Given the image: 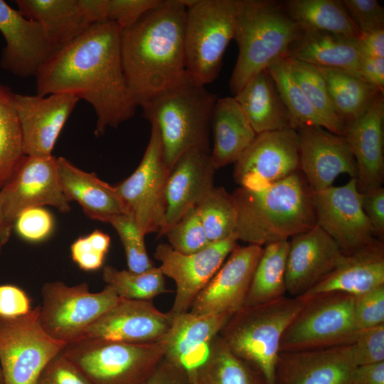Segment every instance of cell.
<instances>
[{
	"mask_svg": "<svg viewBox=\"0 0 384 384\" xmlns=\"http://www.w3.org/2000/svg\"><path fill=\"white\" fill-rule=\"evenodd\" d=\"M121 31L110 21L91 25L60 48L35 76L38 95L68 93L89 102L97 116V137L131 119L137 108L123 72Z\"/></svg>",
	"mask_w": 384,
	"mask_h": 384,
	"instance_id": "cell-1",
	"label": "cell"
},
{
	"mask_svg": "<svg viewBox=\"0 0 384 384\" xmlns=\"http://www.w3.org/2000/svg\"><path fill=\"white\" fill-rule=\"evenodd\" d=\"M186 13L181 0H162L134 25L121 31L123 72L136 107L191 82L185 66Z\"/></svg>",
	"mask_w": 384,
	"mask_h": 384,
	"instance_id": "cell-2",
	"label": "cell"
},
{
	"mask_svg": "<svg viewBox=\"0 0 384 384\" xmlns=\"http://www.w3.org/2000/svg\"><path fill=\"white\" fill-rule=\"evenodd\" d=\"M238 240L259 246L306 232L316 225L312 191L300 171L260 190L232 193Z\"/></svg>",
	"mask_w": 384,
	"mask_h": 384,
	"instance_id": "cell-3",
	"label": "cell"
},
{
	"mask_svg": "<svg viewBox=\"0 0 384 384\" xmlns=\"http://www.w3.org/2000/svg\"><path fill=\"white\" fill-rule=\"evenodd\" d=\"M303 33L283 1L237 0L233 39L238 55L229 81L231 94L272 64L287 58Z\"/></svg>",
	"mask_w": 384,
	"mask_h": 384,
	"instance_id": "cell-4",
	"label": "cell"
},
{
	"mask_svg": "<svg viewBox=\"0 0 384 384\" xmlns=\"http://www.w3.org/2000/svg\"><path fill=\"white\" fill-rule=\"evenodd\" d=\"M306 299L284 296L244 306L229 318L219 336L234 354L253 365L270 384H274L281 338Z\"/></svg>",
	"mask_w": 384,
	"mask_h": 384,
	"instance_id": "cell-5",
	"label": "cell"
},
{
	"mask_svg": "<svg viewBox=\"0 0 384 384\" xmlns=\"http://www.w3.org/2000/svg\"><path fill=\"white\" fill-rule=\"evenodd\" d=\"M218 95L192 82L161 94L142 108L159 132L163 154L171 171L186 151L210 148L209 132Z\"/></svg>",
	"mask_w": 384,
	"mask_h": 384,
	"instance_id": "cell-6",
	"label": "cell"
},
{
	"mask_svg": "<svg viewBox=\"0 0 384 384\" xmlns=\"http://www.w3.org/2000/svg\"><path fill=\"white\" fill-rule=\"evenodd\" d=\"M164 352L162 340L129 343L88 337L62 351L91 384H142L156 370Z\"/></svg>",
	"mask_w": 384,
	"mask_h": 384,
	"instance_id": "cell-7",
	"label": "cell"
},
{
	"mask_svg": "<svg viewBox=\"0 0 384 384\" xmlns=\"http://www.w3.org/2000/svg\"><path fill=\"white\" fill-rule=\"evenodd\" d=\"M236 16L237 0H194L186 8L185 66L193 84L205 87L218 78Z\"/></svg>",
	"mask_w": 384,
	"mask_h": 384,
	"instance_id": "cell-8",
	"label": "cell"
},
{
	"mask_svg": "<svg viewBox=\"0 0 384 384\" xmlns=\"http://www.w3.org/2000/svg\"><path fill=\"white\" fill-rule=\"evenodd\" d=\"M306 297L282 335L279 352L353 343L359 331L354 316V295L330 292Z\"/></svg>",
	"mask_w": 384,
	"mask_h": 384,
	"instance_id": "cell-9",
	"label": "cell"
},
{
	"mask_svg": "<svg viewBox=\"0 0 384 384\" xmlns=\"http://www.w3.org/2000/svg\"><path fill=\"white\" fill-rule=\"evenodd\" d=\"M170 170L166 164L157 127L151 123V134L142 159L135 171L114 186L122 213L130 215L146 235H164L166 186Z\"/></svg>",
	"mask_w": 384,
	"mask_h": 384,
	"instance_id": "cell-10",
	"label": "cell"
},
{
	"mask_svg": "<svg viewBox=\"0 0 384 384\" xmlns=\"http://www.w3.org/2000/svg\"><path fill=\"white\" fill-rule=\"evenodd\" d=\"M39 321L54 339L66 344L82 338L87 329L122 299L109 285L90 292L86 282L68 286L49 282L41 289Z\"/></svg>",
	"mask_w": 384,
	"mask_h": 384,
	"instance_id": "cell-11",
	"label": "cell"
},
{
	"mask_svg": "<svg viewBox=\"0 0 384 384\" xmlns=\"http://www.w3.org/2000/svg\"><path fill=\"white\" fill-rule=\"evenodd\" d=\"M40 306L15 318L0 317V366L5 384H34L66 343L52 338L39 321Z\"/></svg>",
	"mask_w": 384,
	"mask_h": 384,
	"instance_id": "cell-12",
	"label": "cell"
},
{
	"mask_svg": "<svg viewBox=\"0 0 384 384\" xmlns=\"http://www.w3.org/2000/svg\"><path fill=\"white\" fill-rule=\"evenodd\" d=\"M316 225L338 245L345 255L371 244L375 238L361 203L356 178L343 186L312 193Z\"/></svg>",
	"mask_w": 384,
	"mask_h": 384,
	"instance_id": "cell-13",
	"label": "cell"
},
{
	"mask_svg": "<svg viewBox=\"0 0 384 384\" xmlns=\"http://www.w3.org/2000/svg\"><path fill=\"white\" fill-rule=\"evenodd\" d=\"M239 187L260 190L299 171L297 132L287 128L257 134L235 161Z\"/></svg>",
	"mask_w": 384,
	"mask_h": 384,
	"instance_id": "cell-14",
	"label": "cell"
},
{
	"mask_svg": "<svg viewBox=\"0 0 384 384\" xmlns=\"http://www.w3.org/2000/svg\"><path fill=\"white\" fill-rule=\"evenodd\" d=\"M237 241L233 235L192 254L178 252L166 243L158 245L154 257L161 263L159 267L176 285L174 302L168 311L171 317L189 311L197 294L238 246Z\"/></svg>",
	"mask_w": 384,
	"mask_h": 384,
	"instance_id": "cell-15",
	"label": "cell"
},
{
	"mask_svg": "<svg viewBox=\"0 0 384 384\" xmlns=\"http://www.w3.org/2000/svg\"><path fill=\"white\" fill-rule=\"evenodd\" d=\"M53 155H24L9 181L0 189V200L8 221L13 225L23 210L50 206L66 213L70 210L60 182L58 161Z\"/></svg>",
	"mask_w": 384,
	"mask_h": 384,
	"instance_id": "cell-16",
	"label": "cell"
},
{
	"mask_svg": "<svg viewBox=\"0 0 384 384\" xmlns=\"http://www.w3.org/2000/svg\"><path fill=\"white\" fill-rule=\"evenodd\" d=\"M79 99L68 93L48 96L14 94L26 156L48 157Z\"/></svg>",
	"mask_w": 384,
	"mask_h": 384,
	"instance_id": "cell-17",
	"label": "cell"
},
{
	"mask_svg": "<svg viewBox=\"0 0 384 384\" xmlns=\"http://www.w3.org/2000/svg\"><path fill=\"white\" fill-rule=\"evenodd\" d=\"M263 247L237 246L193 300L189 312L196 315L232 316L244 306Z\"/></svg>",
	"mask_w": 384,
	"mask_h": 384,
	"instance_id": "cell-18",
	"label": "cell"
},
{
	"mask_svg": "<svg viewBox=\"0 0 384 384\" xmlns=\"http://www.w3.org/2000/svg\"><path fill=\"white\" fill-rule=\"evenodd\" d=\"M296 131L299 171L312 193L331 186L341 174L356 178V161L343 136L318 126H304Z\"/></svg>",
	"mask_w": 384,
	"mask_h": 384,
	"instance_id": "cell-19",
	"label": "cell"
},
{
	"mask_svg": "<svg viewBox=\"0 0 384 384\" xmlns=\"http://www.w3.org/2000/svg\"><path fill=\"white\" fill-rule=\"evenodd\" d=\"M0 32L6 41L1 65L20 78L36 76L60 49L40 23L25 17L3 0H0Z\"/></svg>",
	"mask_w": 384,
	"mask_h": 384,
	"instance_id": "cell-20",
	"label": "cell"
},
{
	"mask_svg": "<svg viewBox=\"0 0 384 384\" xmlns=\"http://www.w3.org/2000/svg\"><path fill=\"white\" fill-rule=\"evenodd\" d=\"M171 323L169 314L159 311L151 300L122 299L92 324L83 337L150 343L161 340Z\"/></svg>",
	"mask_w": 384,
	"mask_h": 384,
	"instance_id": "cell-21",
	"label": "cell"
},
{
	"mask_svg": "<svg viewBox=\"0 0 384 384\" xmlns=\"http://www.w3.org/2000/svg\"><path fill=\"white\" fill-rule=\"evenodd\" d=\"M345 255L319 225L289 240L285 282L290 297L304 296L326 277Z\"/></svg>",
	"mask_w": 384,
	"mask_h": 384,
	"instance_id": "cell-22",
	"label": "cell"
},
{
	"mask_svg": "<svg viewBox=\"0 0 384 384\" xmlns=\"http://www.w3.org/2000/svg\"><path fill=\"white\" fill-rule=\"evenodd\" d=\"M351 344L279 352L274 384H352Z\"/></svg>",
	"mask_w": 384,
	"mask_h": 384,
	"instance_id": "cell-23",
	"label": "cell"
},
{
	"mask_svg": "<svg viewBox=\"0 0 384 384\" xmlns=\"http://www.w3.org/2000/svg\"><path fill=\"white\" fill-rule=\"evenodd\" d=\"M357 166L360 193L382 186L384 180V97L379 92L367 110L345 128Z\"/></svg>",
	"mask_w": 384,
	"mask_h": 384,
	"instance_id": "cell-24",
	"label": "cell"
},
{
	"mask_svg": "<svg viewBox=\"0 0 384 384\" xmlns=\"http://www.w3.org/2000/svg\"><path fill=\"white\" fill-rule=\"evenodd\" d=\"M215 171L210 148L194 147L179 157L170 171L166 186V230L214 186Z\"/></svg>",
	"mask_w": 384,
	"mask_h": 384,
	"instance_id": "cell-25",
	"label": "cell"
},
{
	"mask_svg": "<svg viewBox=\"0 0 384 384\" xmlns=\"http://www.w3.org/2000/svg\"><path fill=\"white\" fill-rule=\"evenodd\" d=\"M230 316L189 311L172 316L171 327L161 339L165 346L164 358L187 373L193 371L206 360L213 341Z\"/></svg>",
	"mask_w": 384,
	"mask_h": 384,
	"instance_id": "cell-26",
	"label": "cell"
},
{
	"mask_svg": "<svg viewBox=\"0 0 384 384\" xmlns=\"http://www.w3.org/2000/svg\"><path fill=\"white\" fill-rule=\"evenodd\" d=\"M384 284V244L377 239L344 255L338 265L304 296L338 292L358 295Z\"/></svg>",
	"mask_w": 384,
	"mask_h": 384,
	"instance_id": "cell-27",
	"label": "cell"
},
{
	"mask_svg": "<svg viewBox=\"0 0 384 384\" xmlns=\"http://www.w3.org/2000/svg\"><path fill=\"white\" fill-rule=\"evenodd\" d=\"M58 171L63 194L70 203L76 201L90 218L110 223L122 214L114 186L95 173L82 171L64 157H58Z\"/></svg>",
	"mask_w": 384,
	"mask_h": 384,
	"instance_id": "cell-28",
	"label": "cell"
},
{
	"mask_svg": "<svg viewBox=\"0 0 384 384\" xmlns=\"http://www.w3.org/2000/svg\"><path fill=\"white\" fill-rule=\"evenodd\" d=\"M211 127V158L215 170L235 164L257 135L233 97L218 98Z\"/></svg>",
	"mask_w": 384,
	"mask_h": 384,
	"instance_id": "cell-29",
	"label": "cell"
},
{
	"mask_svg": "<svg viewBox=\"0 0 384 384\" xmlns=\"http://www.w3.org/2000/svg\"><path fill=\"white\" fill-rule=\"evenodd\" d=\"M363 56L357 39L328 33L304 31L288 58L316 67L345 70L361 78Z\"/></svg>",
	"mask_w": 384,
	"mask_h": 384,
	"instance_id": "cell-30",
	"label": "cell"
},
{
	"mask_svg": "<svg viewBox=\"0 0 384 384\" xmlns=\"http://www.w3.org/2000/svg\"><path fill=\"white\" fill-rule=\"evenodd\" d=\"M233 97L257 134L290 128L288 112L267 70L251 78Z\"/></svg>",
	"mask_w": 384,
	"mask_h": 384,
	"instance_id": "cell-31",
	"label": "cell"
},
{
	"mask_svg": "<svg viewBox=\"0 0 384 384\" xmlns=\"http://www.w3.org/2000/svg\"><path fill=\"white\" fill-rule=\"evenodd\" d=\"M15 3L25 17L42 25L50 41L59 48L92 25L79 0H16Z\"/></svg>",
	"mask_w": 384,
	"mask_h": 384,
	"instance_id": "cell-32",
	"label": "cell"
},
{
	"mask_svg": "<svg viewBox=\"0 0 384 384\" xmlns=\"http://www.w3.org/2000/svg\"><path fill=\"white\" fill-rule=\"evenodd\" d=\"M188 384H270L256 367L234 354L219 334L206 360L188 373Z\"/></svg>",
	"mask_w": 384,
	"mask_h": 384,
	"instance_id": "cell-33",
	"label": "cell"
},
{
	"mask_svg": "<svg viewBox=\"0 0 384 384\" xmlns=\"http://www.w3.org/2000/svg\"><path fill=\"white\" fill-rule=\"evenodd\" d=\"M285 9L303 31L358 39L361 32L339 0H288Z\"/></svg>",
	"mask_w": 384,
	"mask_h": 384,
	"instance_id": "cell-34",
	"label": "cell"
},
{
	"mask_svg": "<svg viewBox=\"0 0 384 384\" xmlns=\"http://www.w3.org/2000/svg\"><path fill=\"white\" fill-rule=\"evenodd\" d=\"M316 68L325 81L333 107L345 128L359 118L375 96L382 92L362 78L345 70Z\"/></svg>",
	"mask_w": 384,
	"mask_h": 384,
	"instance_id": "cell-35",
	"label": "cell"
},
{
	"mask_svg": "<svg viewBox=\"0 0 384 384\" xmlns=\"http://www.w3.org/2000/svg\"><path fill=\"white\" fill-rule=\"evenodd\" d=\"M288 251L289 240L265 245L254 271L245 306L267 303L286 296L285 272Z\"/></svg>",
	"mask_w": 384,
	"mask_h": 384,
	"instance_id": "cell-36",
	"label": "cell"
},
{
	"mask_svg": "<svg viewBox=\"0 0 384 384\" xmlns=\"http://www.w3.org/2000/svg\"><path fill=\"white\" fill-rule=\"evenodd\" d=\"M23 156L14 93L0 84V189L12 177Z\"/></svg>",
	"mask_w": 384,
	"mask_h": 384,
	"instance_id": "cell-37",
	"label": "cell"
},
{
	"mask_svg": "<svg viewBox=\"0 0 384 384\" xmlns=\"http://www.w3.org/2000/svg\"><path fill=\"white\" fill-rule=\"evenodd\" d=\"M266 70L288 112L290 128L294 130L304 126L324 128L321 117L293 78L287 58L272 64Z\"/></svg>",
	"mask_w": 384,
	"mask_h": 384,
	"instance_id": "cell-38",
	"label": "cell"
},
{
	"mask_svg": "<svg viewBox=\"0 0 384 384\" xmlns=\"http://www.w3.org/2000/svg\"><path fill=\"white\" fill-rule=\"evenodd\" d=\"M289 70L324 124V128L343 136L345 125L336 114L324 78L316 68L292 58H287Z\"/></svg>",
	"mask_w": 384,
	"mask_h": 384,
	"instance_id": "cell-39",
	"label": "cell"
},
{
	"mask_svg": "<svg viewBox=\"0 0 384 384\" xmlns=\"http://www.w3.org/2000/svg\"><path fill=\"white\" fill-rule=\"evenodd\" d=\"M196 209L210 243L235 235L236 210L231 194L224 188L213 186Z\"/></svg>",
	"mask_w": 384,
	"mask_h": 384,
	"instance_id": "cell-40",
	"label": "cell"
},
{
	"mask_svg": "<svg viewBox=\"0 0 384 384\" xmlns=\"http://www.w3.org/2000/svg\"><path fill=\"white\" fill-rule=\"evenodd\" d=\"M164 275L159 267L143 272L119 270L112 266L103 267L102 279L117 295L124 299L151 300L166 292Z\"/></svg>",
	"mask_w": 384,
	"mask_h": 384,
	"instance_id": "cell-41",
	"label": "cell"
},
{
	"mask_svg": "<svg viewBox=\"0 0 384 384\" xmlns=\"http://www.w3.org/2000/svg\"><path fill=\"white\" fill-rule=\"evenodd\" d=\"M110 224L122 243L129 271L139 273L154 267L146 251L145 235L132 217L122 213L113 218Z\"/></svg>",
	"mask_w": 384,
	"mask_h": 384,
	"instance_id": "cell-42",
	"label": "cell"
},
{
	"mask_svg": "<svg viewBox=\"0 0 384 384\" xmlns=\"http://www.w3.org/2000/svg\"><path fill=\"white\" fill-rule=\"evenodd\" d=\"M169 245L183 254H192L207 246L209 242L196 207L188 210L166 232Z\"/></svg>",
	"mask_w": 384,
	"mask_h": 384,
	"instance_id": "cell-43",
	"label": "cell"
},
{
	"mask_svg": "<svg viewBox=\"0 0 384 384\" xmlns=\"http://www.w3.org/2000/svg\"><path fill=\"white\" fill-rule=\"evenodd\" d=\"M53 228L51 213L43 207H35L21 212L14 222L13 229L24 240L39 242L50 235Z\"/></svg>",
	"mask_w": 384,
	"mask_h": 384,
	"instance_id": "cell-44",
	"label": "cell"
},
{
	"mask_svg": "<svg viewBox=\"0 0 384 384\" xmlns=\"http://www.w3.org/2000/svg\"><path fill=\"white\" fill-rule=\"evenodd\" d=\"M354 316L359 330L384 324V284L354 296Z\"/></svg>",
	"mask_w": 384,
	"mask_h": 384,
	"instance_id": "cell-45",
	"label": "cell"
},
{
	"mask_svg": "<svg viewBox=\"0 0 384 384\" xmlns=\"http://www.w3.org/2000/svg\"><path fill=\"white\" fill-rule=\"evenodd\" d=\"M351 346L356 366L384 361V324L359 330Z\"/></svg>",
	"mask_w": 384,
	"mask_h": 384,
	"instance_id": "cell-46",
	"label": "cell"
},
{
	"mask_svg": "<svg viewBox=\"0 0 384 384\" xmlns=\"http://www.w3.org/2000/svg\"><path fill=\"white\" fill-rule=\"evenodd\" d=\"M162 0H107V21L115 23L121 30L134 25L144 14Z\"/></svg>",
	"mask_w": 384,
	"mask_h": 384,
	"instance_id": "cell-47",
	"label": "cell"
},
{
	"mask_svg": "<svg viewBox=\"0 0 384 384\" xmlns=\"http://www.w3.org/2000/svg\"><path fill=\"white\" fill-rule=\"evenodd\" d=\"M342 3L361 33L384 29V9L377 0H343Z\"/></svg>",
	"mask_w": 384,
	"mask_h": 384,
	"instance_id": "cell-48",
	"label": "cell"
},
{
	"mask_svg": "<svg viewBox=\"0 0 384 384\" xmlns=\"http://www.w3.org/2000/svg\"><path fill=\"white\" fill-rule=\"evenodd\" d=\"M34 384L91 383L61 351L43 368Z\"/></svg>",
	"mask_w": 384,
	"mask_h": 384,
	"instance_id": "cell-49",
	"label": "cell"
},
{
	"mask_svg": "<svg viewBox=\"0 0 384 384\" xmlns=\"http://www.w3.org/2000/svg\"><path fill=\"white\" fill-rule=\"evenodd\" d=\"M31 310V301L24 290L14 284L0 285L1 318L21 317Z\"/></svg>",
	"mask_w": 384,
	"mask_h": 384,
	"instance_id": "cell-50",
	"label": "cell"
},
{
	"mask_svg": "<svg viewBox=\"0 0 384 384\" xmlns=\"http://www.w3.org/2000/svg\"><path fill=\"white\" fill-rule=\"evenodd\" d=\"M361 194V203L376 238H384V188L382 186Z\"/></svg>",
	"mask_w": 384,
	"mask_h": 384,
	"instance_id": "cell-51",
	"label": "cell"
},
{
	"mask_svg": "<svg viewBox=\"0 0 384 384\" xmlns=\"http://www.w3.org/2000/svg\"><path fill=\"white\" fill-rule=\"evenodd\" d=\"M73 260L84 271L100 269L104 262L105 254L96 249L87 236L80 237L70 246Z\"/></svg>",
	"mask_w": 384,
	"mask_h": 384,
	"instance_id": "cell-52",
	"label": "cell"
},
{
	"mask_svg": "<svg viewBox=\"0 0 384 384\" xmlns=\"http://www.w3.org/2000/svg\"><path fill=\"white\" fill-rule=\"evenodd\" d=\"M142 384H188V373L163 359L152 375Z\"/></svg>",
	"mask_w": 384,
	"mask_h": 384,
	"instance_id": "cell-53",
	"label": "cell"
},
{
	"mask_svg": "<svg viewBox=\"0 0 384 384\" xmlns=\"http://www.w3.org/2000/svg\"><path fill=\"white\" fill-rule=\"evenodd\" d=\"M361 78L384 92V58L363 56Z\"/></svg>",
	"mask_w": 384,
	"mask_h": 384,
	"instance_id": "cell-54",
	"label": "cell"
},
{
	"mask_svg": "<svg viewBox=\"0 0 384 384\" xmlns=\"http://www.w3.org/2000/svg\"><path fill=\"white\" fill-rule=\"evenodd\" d=\"M352 384H384V361L356 366Z\"/></svg>",
	"mask_w": 384,
	"mask_h": 384,
	"instance_id": "cell-55",
	"label": "cell"
},
{
	"mask_svg": "<svg viewBox=\"0 0 384 384\" xmlns=\"http://www.w3.org/2000/svg\"><path fill=\"white\" fill-rule=\"evenodd\" d=\"M358 42L363 55L384 58V29L362 33Z\"/></svg>",
	"mask_w": 384,
	"mask_h": 384,
	"instance_id": "cell-56",
	"label": "cell"
},
{
	"mask_svg": "<svg viewBox=\"0 0 384 384\" xmlns=\"http://www.w3.org/2000/svg\"><path fill=\"white\" fill-rule=\"evenodd\" d=\"M79 2L92 24L107 21V0H79Z\"/></svg>",
	"mask_w": 384,
	"mask_h": 384,
	"instance_id": "cell-57",
	"label": "cell"
},
{
	"mask_svg": "<svg viewBox=\"0 0 384 384\" xmlns=\"http://www.w3.org/2000/svg\"><path fill=\"white\" fill-rule=\"evenodd\" d=\"M90 243L99 251L107 254L110 245V236L100 230H95L87 235Z\"/></svg>",
	"mask_w": 384,
	"mask_h": 384,
	"instance_id": "cell-58",
	"label": "cell"
},
{
	"mask_svg": "<svg viewBox=\"0 0 384 384\" xmlns=\"http://www.w3.org/2000/svg\"><path fill=\"white\" fill-rule=\"evenodd\" d=\"M12 230L13 225L8 221L0 200V243L2 245L9 240Z\"/></svg>",
	"mask_w": 384,
	"mask_h": 384,
	"instance_id": "cell-59",
	"label": "cell"
},
{
	"mask_svg": "<svg viewBox=\"0 0 384 384\" xmlns=\"http://www.w3.org/2000/svg\"><path fill=\"white\" fill-rule=\"evenodd\" d=\"M0 384H5L4 374H3L1 366H0Z\"/></svg>",
	"mask_w": 384,
	"mask_h": 384,
	"instance_id": "cell-60",
	"label": "cell"
},
{
	"mask_svg": "<svg viewBox=\"0 0 384 384\" xmlns=\"http://www.w3.org/2000/svg\"><path fill=\"white\" fill-rule=\"evenodd\" d=\"M1 247H2V245L0 243V253H1Z\"/></svg>",
	"mask_w": 384,
	"mask_h": 384,
	"instance_id": "cell-61",
	"label": "cell"
}]
</instances>
